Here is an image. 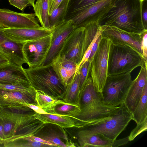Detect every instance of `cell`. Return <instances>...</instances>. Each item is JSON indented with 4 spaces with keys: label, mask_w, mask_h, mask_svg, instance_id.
I'll return each mask as SVG.
<instances>
[{
    "label": "cell",
    "mask_w": 147,
    "mask_h": 147,
    "mask_svg": "<svg viewBox=\"0 0 147 147\" xmlns=\"http://www.w3.org/2000/svg\"><path fill=\"white\" fill-rule=\"evenodd\" d=\"M33 110L26 106H0L4 140L3 143L34 136L45 124L37 119Z\"/></svg>",
    "instance_id": "cell-1"
},
{
    "label": "cell",
    "mask_w": 147,
    "mask_h": 147,
    "mask_svg": "<svg viewBox=\"0 0 147 147\" xmlns=\"http://www.w3.org/2000/svg\"><path fill=\"white\" fill-rule=\"evenodd\" d=\"M79 106L80 113L76 117L79 119L83 128L110 119L120 106L105 103L102 93L97 91L90 76L81 93Z\"/></svg>",
    "instance_id": "cell-2"
},
{
    "label": "cell",
    "mask_w": 147,
    "mask_h": 147,
    "mask_svg": "<svg viewBox=\"0 0 147 147\" xmlns=\"http://www.w3.org/2000/svg\"><path fill=\"white\" fill-rule=\"evenodd\" d=\"M142 0H116L114 6L98 22L100 26H113L125 31L140 34L145 29L142 18Z\"/></svg>",
    "instance_id": "cell-3"
},
{
    "label": "cell",
    "mask_w": 147,
    "mask_h": 147,
    "mask_svg": "<svg viewBox=\"0 0 147 147\" xmlns=\"http://www.w3.org/2000/svg\"><path fill=\"white\" fill-rule=\"evenodd\" d=\"M146 63L147 61L142 55L131 46L111 42L109 55L108 76L131 73Z\"/></svg>",
    "instance_id": "cell-4"
},
{
    "label": "cell",
    "mask_w": 147,
    "mask_h": 147,
    "mask_svg": "<svg viewBox=\"0 0 147 147\" xmlns=\"http://www.w3.org/2000/svg\"><path fill=\"white\" fill-rule=\"evenodd\" d=\"M31 86L57 99L62 100L66 88L51 65L24 68Z\"/></svg>",
    "instance_id": "cell-5"
},
{
    "label": "cell",
    "mask_w": 147,
    "mask_h": 147,
    "mask_svg": "<svg viewBox=\"0 0 147 147\" xmlns=\"http://www.w3.org/2000/svg\"><path fill=\"white\" fill-rule=\"evenodd\" d=\"M132 120V113L123 102L110 119L83 128L82 129L90 133L101 134L114 141Z\"/></svg>",
    "instance_id": "cell-6"
},
{
    "label": "cell",
    "mask_w": 147,
    "mask_h": 147,
    "mask_svg": "<svg viewBox=\"0 0 147 147\" xmlns=\"http://www.w3.org/2000/svg\"><path fill=\"white\" fill-rule=\"evenodd\" d=\"M131 74L108 76L101 92L105 103L117 107L124 102L132 81Z\"/></svg>",
    "instance_id": "cell-7"
},
{
    "label": "cell",
    "mask_w": 147,
    "mask_h": 147,
    "mask_svg": "<svg viewBox=\"0 0 147 147\" xmlns=\"http://www.w3.org/2000/svg\"><path fill=\"white\" fill-rule=\"evenodd\" d=\"M111 43L109 39L102 37L91 61V77L96 90L101 93L108 76V58Z\"/></svg>",
    "instance_id": "cell-8"
},
{
    "label": "cell",
    "mask_w": 147,
    "mask_h": 147,
    "mask_svg": "<svg viewBox=\"0 0 147 147\" xmlns=\"http://www.w3.org/2000/svg\"><path fill=\"white\" fill-rule=\"evenodd\" d=\"M116 0H99L87 7L70 13L66 16L65 21L71 20L76 28L84 27L91 22H98L114 6Z\"/></svg>",
    "instance_id": "cell-9"
},
{
    "label": "cell",
    "mask_w": 147,
    "mask_h": 147,
    "mask_svg": "<svg viewBox=\"0 0 147 147\" xmlns=\"http://www.w3.org/2000/svg\"><path fill=\"white\" fill-rule=\"evenodd\" d=\"M35 13H19L0 8V27L3 29L42 28Z\"/></svg>",
    "instance_id": "cell-10"
},
{
    "label": "cell",
    "mask_w": 147,
    "mask_h": 147,
    "mask_svg": "<svg viewBox=\"0 0 147 147\" xmlns=\"http://www.w3.org/2000/svg\"><path fill=\"white\" fill-rule=\"evenodd\" d=\"M52 35L24 44L23 52L29 67L39 66L44 61L51 46Z\"/></svg>",
    "instance_id": "cell-11"
},
{
    "label": "cell",
    "mask_w": 147,
    "mask_h": 147,
    "mask_svg": "<svg viewBox=\"0 0 147 147\" xmlns=\"http://www.w3.org/2000/svg\"><path fill=\"white\" fill-rule=\"evenodd\" d=\"M84 33V27L75 29L65 40L58 55L72 60L76 64L77 67L83 57Z\"/></svg>",
    "instance_id": "cell-12"
},
{
    "label": "cell",
    "mask_w": 147,
    "mask_h": 147,
    "mask_svg": "<svg viewBox=\"0 0 147 147\" xmlns=\"http://www.w3.org/2000/svg\"><path fill=\"white\" fill-rule=\"evenodd\" d=\"M76 28L71 20H65L53 28L51 45L46 58L41 65H50L57 57L65 40Z\"/></svg>",
    "instance_id": "cell-13"
},
{
    "label": "cell",
    "mask_w": 147,
    "mask_h": 147,
    "mask_svg": "<svg viewBox=\"0 0 147 147\" xmlns=\"http://www.w3.org/2000/svg\"><path fill=\"white\" fill-rule=\"evenodd\" d=\"M100 26L102 30L101 35L102 37L108 39L113 43L129 45L142 55L141 48V33L136 34L129 32L113 26Z\"/></svg>",
    "instance_id": "cell-14"
},
{
    "label": "cell",
    "mask_w": 147,
    "mask_h": 147,
    "mask_svg": "<svg viewBox=\"0 0 147 147\" xmlns=\"http://www.w3.org/2000/svg\"><path fill=\"white\" fill-rule=\"evenodd\" d=\"M78 136L80 146L82 147H117L125 145L129 141L128 136L113 141L101 134L90 133L83 129L78 132Z\"/></svg>",
    "instance_id": "cell-15"
},
{
    "label": "cell",
    "mask_w": 147,
    "mask_h": 147,
    "mask_svg": "<svg viewBox=\"0 0 147 147\" xmlns=\"http://www.w3.org/2000/svg\"><path fill=\"white\" fill-rule=\"evenodd\" d=\"M141 67L138 75L132 81L124 102L132 113L139 103L147 83V63Z\"/></svg>",
    "instance_id": "cell-16"
},
{
    "label": "cell",
    "mask_w": 147,
    "mask_h": 147,
    "mask_svg": "<svg viewBox=\"0 0 147 147\" xmlns=\"http://www.w3.org/2000/svg\"><path fill=\"white\" fill-rule=\"evenodd\" d=\"M0 84L31 86L22 66L10 62L0 66Z\"/></svg>",
    "instance_id": "cell-17"
},
{
    "label": "cell",
    "mask_w": 147,
    "mask_h": 147,
    "mask_svg": "<svg viewBox=\"0 0 147 147\" xmlns=\"http://www.w3.org/2000/svg\"><path fill=\"white\" fill-rule=\"evenodd\" d=\"M9 39L20 43L34 40L52 34L53 28L3 29Z\"/></svg>",
    "instance_id": "cell-18"
},
{
    "label": "cell",
    "mask_w": 147,
    "mask_h": 147,
    "mask_svg": "<svg viewBox=\"0 0 147 147\" xmlns=\"http://www.w3.org/2000/svg\"><path fill=\"white\" fill-rule=\"evenodd\" d=\"M29 104L37 105L35 98L31 95L21 92L0 89V106L19 107Z\"/></svg>",
    "instance_id": "cell-19"
},
{
    "label": "cell",
    "mask_w": 147,
    "mask_h": 147,
    "mask_svg": "<svg viewBox=\"0 0 147 147\" xmlns=\"http://www.w3.org/2000/svg\"><path fill=\"white\" fill-rule=\"evenodd\" d=\"M24 43L8 38L0 44V53L10 62L22 66L23 64L26 63L23 50Z\"/></svg>",
    "instance_id": "cell-20"
},
{
    "label": "cell",
    "mask_w": 147,
    "mask_h": 147,
    "mask_svg": "<svg viewBox=\"0 0 147 147\" xmlns=\"http://www.w3.org/2000/svg\"><path fill=\"white\" fill-rule=\"evenodd\" d=\"M35 115L36 118L44 124H53L62 128H82L79 119L76 117L36 113Z\"/></svg>",
    "instance_id": "cell-21"
},
{
    "label": "cell",
    "mask_w": 147,
    "mask_h": 147,
    "mask_svg": "<svg viewBox=\"0 0 147 147\" xmlns=\"http://www.w3.org/2000/svg\"><path fill=\"white\" fill-rule=\"evenodd\" d=\"M48 114L76 117L81 112L80 106L57 100L50 107L44 110Z\"/></svg>",
    "instance_id": "cell-22"
},
{
    "label": "cell",
    "mask_w": 147,
    "mask_h": 147,
    "mask_svg": "<svg viewBox=\"0 0 147 147\" xmlns=\"http://www.w3.org/2000/svg\"><path fill=\"white\" fill-rule=\"evenodd\" d=\"M80 96L79 75L78 73L72 81L66 87L62 100L66 102L79 106Z\"/></svg>",
    "instance_id": "cell-23"
},
{
    "label": "cell",
    "mask_w": 147,
    "mask_h": 147,
    "mask_svg": "<svg viewBox=\"0 0 147 147\" xmlns=\"http://www.w3.org/2000/svg\"><path fill=\"white\" fill-rule=\"evenodd\" d=\"M84 27L85 33L83 48V56L90 45L101 34L102 31L101 27L99 25L98 21L90 22L86 25Z\"/></svg>",
    "instance_id": "cell-24"
},
{
    "label": "cell",
    "mask_w": 147,
    "mask_h": 147,
    "mask_svg": "<svg viewBox=\"0 0 147 147\" xmlns=\"http://www.w3.org/2000/svg\"><path fill=\"white\" fill-rule=\"evenodd\" d=\"M33 7L35 13L41 26L50 29L49 20L48 0H36Z\"/></svg>",
    "instance_id": "cell-25"
},
{
    "label": "cell",
    "mask_w": 147,
    "mask_h": 147,
    "mask_svg": "<svg viewBox=\"0 0 147 147\" xmlns=\"http://www.w3.org/2000/svg\"><path fill=\"white\" fill-rule=\"evenodd\" d=\"M69 0H63L57 8L49 15V20L50 29L55 27L65 21Z\"/></svg>",
    "instance_id": "cell-26"
},
{
    "label": "cell",
    "mask_w": 147,
    "mask_h": 147,
    "mask_svg": "<svg viewBox=\"0 0 147 147\" xmlns=\"http://www.w3.org/2000/svg\"><path fill=\"white\" fill-rule=\"evenodd\" d=\"M132 114V120L137 124L147 120V83L145 86L141 99Z\"/></svg>",
    "instance_id": "cell-27"
},
{
    "label": "cell",
    "mask_w": 147,
    "mask_h": 147,
    "mask_svg": "<svg viewBox=\"0 0 147 147\" xmlns=\"http://www.w3.org/2000/svg\"><path fill=\"white\" fill-rule=\"evenodd\" d=\"M43 131L40 130L34 136L40 138L45 140L52 143L56 147H66V145L61 140V138L68 140L66 135L61 136V134L54 131Z\"/></svg>",
    "instance_id": "cell-28"
},
{
    "label": "cell",
    "mask_w": 147,
    "mask_h": 147,
    "mask_svg": "<svg viewBox=\"0 0 147 147\" xmlns=\"http://www.w3.org/2000/svg\"><path fill=\"white\" fill-rule=\"evenodd\" d=\"M51 65L61 82L66 88L72 81L74 77L65 69L56 58Z\"/></svg>",
    "instance_id": "cell-29"
},
{
    "label": "cell",
    "mask_w": 147,
    "mask_h": 147,
    "mask_svg": "<svg viewBox=\"0 0 147 147\" xmlns=\"http://www.w3.org/2000/svg\"><path fill=\"white\" fill-rule=\"evenodd\" d=\"M5 147H53L55 146L35 141L18 139L4 144Z\"/></svg>",
    "instance_id": "cell-30"
},
{
    "label": "cell",
    "mask_w": 147,
    "mask_h": 147,
    "mask_svg": "<svg viewBox=\"0 0 147 147\" xmlns=\"http://www.w3.org/2000/svg\"><path fill=\"white\" fill-rule=\"evenodd\" d=\"M36 105L44 110L50 107L57 100L42 91L35 90Z\"/></svg>",
    "instance_id": "cell-31"
},
{
    "label": "cell",
    "mask_w": 147,
    "mask_h": 147,
    "mask_svg": "<svg viewBox=\"0 0 147 147\" xmlns=\"http://www.w3.org/2000/svg\"><path fill=\"white\" fill-rule=\"evenodd\" d=\"M0 89L23 92L35 98V90L32 86L11 84H0Z\"/></svg>",
    "instance_id": "cell-32"
},
{
    "label": "cell",
    "mask_w": 147,
    "mask_h": 147,
    "mask_svg": "<svg viewBox=\"0 0 147 147\" xmlns=\"http://www.w3.org/2000/svg\"><path fill=\"white\" fill-rule=\"evenodd\" d=\"M91 62V61L88 60L82 65L78 72L79 75V88L80 94L89 77Z\"/></svg>",
    "instance_id": "cell-33"
},
{
    "label": "cell",
    "mask_w": 147,
    "mask_h": 147,
    "mask_svg": "<svg viewBox=\"0 0 147 147\" xmlns=\"http://www.w3.org/2000/svg\"><path fill=\"white\" fill-rule=\"evenodd\" d=\"M98 0H69L66 16L75 11L84 8L93 4Z\"/></svg>",
    "instance_id": "cell-34"
},
{
    "label": "cell",
    "mask_w": 147,
    "mask_h": 147,
    "mask_svg": "<svg viewBox=\"0 0 147 147\" xmlns=\"http://www.w3.org/2000/svg\"><path fill=\"white\" fill-rule=\"evenodd\" d=\"M56 58L65 69L75 77L77 67L76 64L72 60L59 55Z\"/></svg>",
    "instance_id": "cell-35"
},
{
    "label": "cell",
    "mask_w": 147,
    "mask_h": 147,
    "mask_svg": "<svg viewBox=\"0 0 147 147\" xmlns=\"http://www.w3.org/2000/svg\"><path fill=\"white\" fill-rule=\"evenodd\" d=\"M147 129V120L137 124L136 127L133 129L128 136L129 141L134 140L135 138L140 134Z\"/></svg>",
    "instance_id": "cell-36"
},
{
    "label": "cell",
    "mask_w": 147,
    "mask_h": 147,
    "mask_svg": "<svg viewBox=\"0 0 147 147\" xmlns=\"http://www.w3.org/2000/svg\"><path fill=\"white\" fill-rule=\"evenodd\" d=\"M35 0H8L10 4L24 11L28 6H31L33 7L35 5Z\"/></svg>",
    "instance_id": "cell-37"
},
{
    "label": "cell",
    "mask_w": 147,
    "mask_h": 147,
    "mask_svg": "<svg viewBox=\"0 0 147 147\" xmlns=\"http://www.w3.org/2000/svg\"><path fill=\"white\" fill-rule=\"evenodd\" d=\"M142 39L141 48L142 54L144 59L147 61V30H145L141 33Z\"/></svg>",
    "instance_id": "cell-38"
},
{
    "label": "cell",
    "mask_w": 147,
    "mask_h": 147,
    "mask_svg": "<svg viewBox=\"0 0 147 147\" xmlns=\"http://www.w3.org/2000/svg\"><path fill=\"white\" fill-rule=\"evenodd\" d=\"M141 15L144 28L147 30V0H142Z\"/></svg>",
    "instance_id": "cell-39"
},
{
    "label": "cell",
    "mask_w": 147,
    "mask_h": 147,
    "mask_svg": "<svg viewBox=\"0 0 147 147\" xmlns=\"http://www.w3.org/2000/svg\"><path fill=\"white\" fill-rule=\"evenodd\" d=\"M63 0H48V14L50 15Z\"/></svg>",
    "instance_id": "cell-40"
},
{
    "label": "cell",
    "mask_w": 147,
    "mask_h": 147,
    "mask_svg": "<svg viewBox=\"0 0 147 147\" xmlns=\"http://www.w3.org/2000/svg\"><path fill=\"white\" fill-rule=\"evenodd\" d=\"M102 38V36L101 34L97 38L96 40L94 43L92 47L90 56L88 60L91 61H92L94 55L97 49L99 44Z\"/></svg>",
    "instance_id": "cell-41"
},
{
    "label": "cell",
    "mask_w": 147,
    "mask_h": 147,
    "mask_svg": "<svg viewBox=\"0 0 147 147\" xmlns=\"http://www.w3.org/2000/svg\"><path fill=\"white\" fill-rule=\"evenodd\" d=\"M25 106L32 109L36 113L40 114H48L42 109L36 105L29 104Z\"/></svg>",
    "instance_id": "cell-42"
},
{
    "label": "cell",
    "mask_w": 147,
    "mask_h": 147,
    "mask_svg": "<svg viewBox=\"0 0 147 147\" xmlns=\"http://www.w3.org/2000/svg\"><path fill=\"white\" fill-rule=\"evenodd\" d=\"M3 122L1 117H0V144H2L4 140Z\"/></svg>",
    "instance_id": "cell-43"
},
{
    "label": "cell",
    "mask_w": 147,
    "mask_h": 147,
    "mask_svg": "<svg viewBox=\"0 0 147 147\" xmlns=\"http://www.w3.org/2000/svg\"><path fill=\"white\" fill-rule=\"evenodd\" d=\"M8 39L5 34L2 28L0 27V44Z\"/></svg>",
    "instance_id": "cell-44"
},
{
    "label": "cell",
    "mask_w": 147,
    "mask_h": 147,
    "mask_svg": "<svg viewBox=\"0 0 147 147\" xmlns=\"http://www.w3.org/2000/svg\"><path fill=\"white\" fill-rule=\"evenodd\" d=\"M9 62L8 59L0 53V66Z\"/></svg>",
    "instance_id": "cell-45"
}]
</instances>
